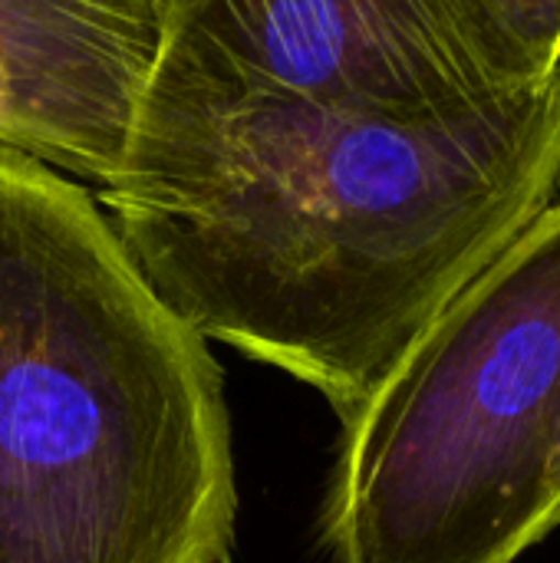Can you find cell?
<instances>
[{
    "instance_id": "7a4b0ae2",
    "label": "cell",
    "mask_w": 560,
    "mask_h": 563,
    "mask_svg": "<svg viewBox=\"0 0 560 563\" xmlns=\"http://www.w3.org/2000/svg\"><path fill=\"white\" fill-rule=\"evenodd\" d=\"M221 366L99 201L0 145V563H224Z\"/></svg>"
},
{
    "instance_id": "277c9868",
    "label": "cell",
    "mask_w": 560,
    "mask_h": 563,
    "mask_svg": "<svg viewBox=\"0 0 560 563\" xmlns=\"http://www.w3.org/2000/svg\"><path fill=\"white\" fill-rule=\"evenodd\" d=\"M142 89L432 109L515 86L462 0H162Z\"/></svg>"
},
{
    "instance_id": "5b68a950",
    "label": "cell",
    "mask_w": 560,
    "mask_h": 563,
    "mask_svg": "<svg viewBox=\"0 0 560 563\" xmlns=\"http://www.w3.org/2000/svg\"><path fill=\"white\" fill-rule=\"evenodd\" d=\"M162 36V0H0V145L102 185Z\"/></svg>"
},
{
    "instance_id": "52a82bcc",
    "label": "cell",
    "mask_w": 560,
    "mask_h": 563,
    "mask_svg": "<svg viewBox=\"0 0 560 563\" xmlns=\"http://www.w3.org/2000/svg\"><path fill=\"white\" fill-rule=\"evenodd\" d=\"M548 505H551V515L560 525V426L558 439H554V455H551V472H548Z\"/></svg>"
},
{
    "instance_id": "3957f363",
    "label": "cell",
    "mask_w": 560,
    "mask_h": 563,
    "mask_svg": "<svg viewBox=\"0 0 560 563\" xmlns=\"http://www.w3.org/2000/svg\"><path fill=\"white\" fill-rule=\"evenodd\" d=\"M560 198L403 350L360 409L323 508L333 563H518L560 525Z\"/></svg>"
},
{
    "instance_id": "8992f818",
    "label": "cell",
    "mask_w": 560,
    "mask_h": 563,
    "mask_svg": "<svg viewBox=\"0 0 560 563\" xmlns=\"http://www.w3.org/2000/svg\"><path fill=\"white\" fill-rule=\"evenodd\" d=\"M508 86L525 89L560 69V0H462Z\"/></svg>"
},
{
    "instance_id": "6da1fadb",
    "label": "cell",
    "mask_w": 560,
    "mask_h": 563,
    "mask_svg": "<svg viewBox=\"0 0 560 563\" xmlns=\"http://www.w3.org/2000/svg\"><path fill=\"white\" fill-rule=\"evenodd\" d=\"M558 185L560 69L432 109L142 89L96 201L195 333L347 422Z\"/></svg>"
}]
</instances>
